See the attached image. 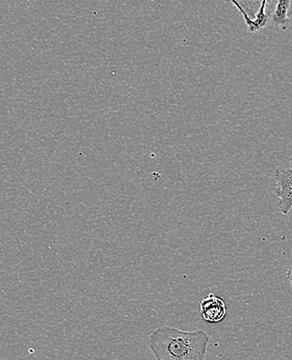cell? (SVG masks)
Instances as JSON below:
<instances>
[{"label":"cell","instance_id":"5","mask_svg":"<svg viewBox=\"0 0 292 360\" xmlns=\"http://www.w3.org/2000/svg\"><path fill=\"white\" fill-rule=\"evenodd\" d=\"M292 8V0H278L276 10L272 15V22L277 26H284L288 22Z\"/></svg>","mask_w":292,"mask_h":360},{"label":"cell","instance_id":"6","mask_svg":"<svg viewBox=\"0 0 292 360\" xmlns=\"http://www.w3.org/2000/svg\"><path fill=\"white\" fill-rule=\"evenodd\" d=\"M287 278L289 279V281H292V266L287 271Z\"/></svg>","mask_w":292,"mask_h":360},{"label":"cell","instance_id":"4","mask_svg":"<svg viewBox=\"0 0 292 360\" xmlns=\"http://www.w3.org/2000/svg\"><path fill=\"white\" fill-rule=\"evenodd\" d=\"M200 311L202 318L206 322L215 323L222 322L227 314V307L225 301L220 297L213 294H209L204 300L201 302Z\"/></svg>","mask_w":292,"mask_h":360},{"label":"cell","instance_id":"1","mask_svg":"<svg viewBox=\"0 0 292 360\" xmlns=\"http://www.w3.org/2000/svg\"><path fill=\"white\" fill-rule=\"evenodd\" d=\"M209 336L205 331L179 330L162 326L149 338V347L157 360H204Z\"/></svg>","mask_w":292,"mask_h":360},{"label":"cell","instance_id":"8","mask_svg":"<svg viewBox=\"0 0 292 360\" xmlns=\"http://www.w3.org/2000/svg\"><path fill=\"white\" fill-rule=\"evenodd\" d=\"M291 288H292V281H291Z\"/></svg>","mask_w":292,"mask_h":360},{"label":"cell","instance_id":"2","mask_svg":"<svg viewBox=\"0 0 292 360\" xmlns=\"http://www.w3.org/2000/svg\"><path fill=\"white\" fill-rule=\"evenodd\" d=\"M237 6L251 32H258L267 25L266 13L268 0H226Z\"/></svg>","mask_w":292,"mask_h":360},{"label":"cell","instance_id":"3","mask_svg":"<svg viewBox=\"0 0 292 360\" xmlns=\"http://www.w3.org/2000/svg\"><path fill=\"white\" fill-rule=\"evenodd\" d=\"M276 194L278 207L283 214H288L292 208V171L287 166L277 167L274 171Z\"/></svg>","mask_w":292,"mask_h":360},{"label":"cell","instance_id":"7","mask_svg":"<svg viewBox=\"0 0 292 360\" xmlns=\"http://www.w3.org/2000/svg\"><path fill=\"white\" fill-rule=\"evenodd\" d=\"M289 168H291V170L292 171V158L289 160Z\"/></svg>","mask_w":292,"mask_h":360}]
</instances>
